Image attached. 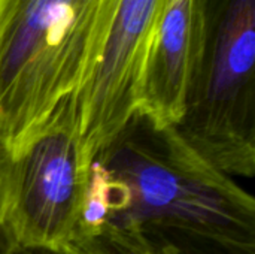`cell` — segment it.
Returning a JSON list of instances; mask_svg holds the SVG:
<instances>
[{"mask_svg":"<svg viewBox=\"0 0 255 254\" xmlns=\"http://www.w3.org/2000/svg\"><path fill=\"white\" fill-rule=\"evenodd\" d=\"M96 159L128 190V205L111 226L196 254H255L253 195L176 127L155 130L136 117Z\"/></svg>","mask_w":255,"mask_h":254,"instance_id":"6da1fadb","label":"cell"},{"mask_svg":"<svg viewBox=\"0 0 255 254\" xmlns=\"http://www.w3.org/2000/svg\"><path fill=\"white\" fill-rule=\"evenodd\" d=\"M120 0H0V150L18 154L75 99Z\"/></svg>","mask_w":255,"mask_h":254,"instance_id":"7a4b0ae2","label":"cell"},{"mask_svg":"<svg viewBox=\"0 0 255 254\" xmlns=\"http://www.w3.org/2000/svg\"><path fill=\"white\" fill-rule=\"evenodd\" d=\"M203 49L178 132L226 174L255 175V0H202Z\"/></svg>","mask_w":255,"mask_h":254,"instance_id":"3957f363","label":"cell"},{"mask_svg":"<svg viewBox=\"0 0 255 254\" xmlns=\"http://www.w3.org/2000/svg\"><path fill=\"white\" fill-rule=\"evenodd\" d=\"M88 168L73 99L18 154L0 150V228L15 252L58 254L75 237Z\"/></svg>","mask_w":255,"mask_h":254,"instance_id":"277c9868","label":"cell"},{"mask_svg":"<svg viewBox=\"0 0 255 254\" xmlns=\"http://www.w3.org/2000/svg\"><path fill=\"white\" fill-rule=\"evenodd\" d=\"M164 0H120L99 61L73 99L87 166L137 117L148 51Z\"/></svg>","mask_w":255,"mask_h":254,"instance_id":"5b68a950","label":"cell"},{"mask_svg":"<svg viewBox=\"0 0 255 254\" xmlns=\"http://www.w3.org/2000/svg\"><path fill=\"white\" fill-rule=\"evenodd\" d=\"M202 49V0H164L143 69L137 109V117L152 129L181 124Z\"/></svg>","mask_w":255,"mask_h":254,"instance_id":"8992f818","label":"cell"},{"mask_svg":"<svg viewBox=\"0 0 255 254\" xmlns=\"http://www.w3.org/2000/svg\"><path fill=\"white\" fill-rule=\"evenodd\" d=\"M128 190L99 159L90 163L75 235L94 237L103 232L127 208Z\"/></svg>","mask_w":255,"mask_h":254,"instance_id":"52a82bcc","label":"cell"},{"mask_svg":"<svg viewBox=\"0 0 255 254\" xmlns=\"http://www.w3.org/2000/svg\"><path fill=\"white\" fill-rule=\"evenodd\" d=\"M58 254H164L161 247L136 229L108 226L94 237L75 235Z\"/></svg>","mask_w":255,"mask_h":254,"instance_id":"ba28073f","label":"cell"},{"mask_svg":"<svg viewBox=\"0 0 255 254\" xmlns=\"http://www.w3.org/2000/svg\"><path fill=\"white\" fill-rule=\"evenodd\" d=\"M15 249L12 247V244L9 243L6 234L3 232V229L0 228V254H13Z\"/></svg>","mask_w":255,"mask_h":254,"instance_id":"9c48e42d","label":"cell"},{"mask_svg":"<svg viewBox=\"0 0 255 254\" xmlns=\"http://www.w3.org/2000/svg\"><path fill=\"white\" fill-rule=\"evenodd\" d=\"M158 244V243H157ZM161 247V250L164 252V254H196L185 250V249H181V247H176V246H172V244H158Z\"/></svg>","mask_w":255,"mask_h":254,"instance_id":"30bf717a","label":"cell"},{"mask_svg":"<svg viewBox=\"0 0 255 254\" xmlns=\"http://www.w3.org/2000/svg\"><path fill=\"white\" fill-rule=\"evenodd\" d=\"M13 254H48V253H37V252H15Z\"/></svg>","mask_w":255,"mask_h":254,"instance_id":"8fae6325","label":"cell"}]
</instances>
